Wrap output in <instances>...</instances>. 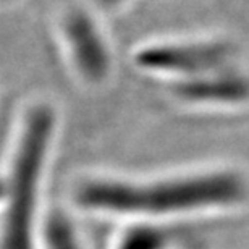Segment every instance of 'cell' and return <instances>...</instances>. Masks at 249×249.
<instances>
[{
    "mask_svg": "<svg viewBox=\"0 0 249 249\" xmlns=\"http://www.w3.org/2000/svg\"><path fill=\"white\" fill-rule=\"evenodd\" d=\"M15 3H18V0H0V7H12Z\"/></svg>",
    "mask_w": 249,
    "mask_h": 249,
    "instance_id": "obj_5",
    "label": "cell"
},
{
    "mask_svg": "<svg viewBox=\"0 0 249 249\" xmlns=\"http://www.w3.org/2000/svg\"><path fill=\"white\" fill-rule=\"evenodd\" d=\"M0 201H2V178H0Z\"/></svg>",
    "mask_w": 249,
    "mask_h": 249,
    "instance_id": "obj_6",
    "label": "cell"
},
{
    "mask_svg": "<svg viewBox=\"0 0 249 249\" xmlns=\"http://www.w3.org/2000/svg\"><path fill=\"white\" fill-rule=\"evenodd\" d=\"M101 17L91 5H70L58 13L55 23L57 41L70 71L89 89L106 86L113 71V51Z\"/></svg>",
    "mask_w": 249,
    "mask_h": 249,
    "instance_id": "obj_3",
    "label": "cell"
},
{
    "mask_svg": "<svg viewBox=\"0 0 249 249\" xmlns=\"http://www.w3.org/2000/svg\"><path fill=\"white\" fill-rule=\"evenodd\" d=\"M128 2L129 0H88V5L101 15H110L120 12Z\"/></svg>",
    "mask_w": 249,
    "mask_h": 249,
    "instance_id": "obj_4",
    "label": "cell"
},
{
    "mask_svg": "<svg viewBox=\"0 0 249 249\" xmlns=\"http://www.w3.org/2000/svg\"><path fill=\"white\" fill-rule=\"evenodd\" d=\"M236 197L235 181L227 177L181 175L162 178H124L89 175L73 189V202L99 217L141 220L175 215L228 202Z\"/></svg>",
    "mask_w": 249,
    "mask_h": 249,
    "instance_id": "obj_2",
    "label": "cell"
},
{
    "mask_svg": "<svg viewBox=\"0 0 249 249\" xmlns=\"http://www.w3.org/2000/svg\"><path fill=\"white\" fill-rule=\"evenodd\" d=\"M58 133L57 107L36 97L19 110L2 178L0 249H37L41 204Z\"/></svg>",
    "mask_w": 249,
    "mask_h": 249,
    "instance_id": "obj_1",
    "label": "cell"
}]
</instances>
